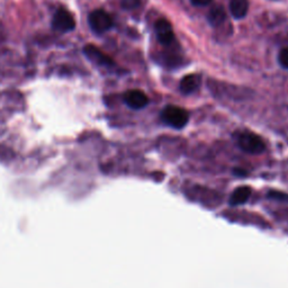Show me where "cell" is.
<instances>
[{
    "instance_id": "1",
    "label": "cell",
    "mask_w": 288,
    "mask_h": 288,
    "mask_svg": "<svg viewBox=\"0 0 288 288\" xmlns=\"http://www.w3.org/2000/svg\"><path fill=\"white\" fill-rule=\"evenodd\" d=\"M235 141L241 150L250 155H259L266 149L262 138L257 134L249 131L238 132L235 134Z\"/></svg>"
},
{
    "instance_id": "2",
    "label": "cell",
    "mask_w": 288,
    "mask_h": 288,
    "mask_svg": "<svg viewBox=\"0 0 288 288\" xmlns=\"http://www.w3.org/2000/svg\"><path fill=\"white\" fill-rule=\"evenodd\" d=\"M161 118L164 122L174 128H183L188 123L189 115L187 110L178 107V106H167L161 113Z\"/></svg>"
},
{
    "instance_id": "3",
    "label": "cell",
    "mask_w": 288,
    "mask_h": 288,
    "mask_svg": "<svg viewBox=\"0 0 288 288\" xmlns=\"http://www.w3.org/2000/svg\"><path fill=\"white\" fill-rule=\"evenodd\" d=\"M88 23L91 31L96 34H104L113 26V18L103 9H97L88 17Z\"/></svg>"
},
{
    "instance_id": "4",
    "label": "cell",
    "mask_w": 288,
    "mask_h": 288,
    "mask_svg": "<svg viewBox=\"0 0 288 288\" xmlns=\"http://www.w3.org/2000/svg\"><path fill=\"white\" fill-rule=\"evenodd\" d=\"M52 27L58 32H62V33H67V32H71L76 27V21H74L71 13H69L67 9H59V11L54 14L52 20Z\"/></svg>"
},
{
    "instance_id": "5",
    "label": "cell",
    "mask_w": 288,
    "mask_h": 288,
    "mask_svg": "<svg viewBox=\"0 0 288 288\" xmlns=\"http://www.w3.org/2000/svg\"><path fill=\"white\" fill-rule=\"evenodd\" d=\"M83 53H85L86 57L90 60L91 62H94L96 64H98L100 67L104 68H114L115 62L114 60L110 57H108L107 54L104 53L103 51L99 50L98 48H96L95 45L88 44L83 49Z\"/></svg>"
},
{
    "instance_id": "6",
    "label": "cell",
    "mask_w": 288,
    "mask_h": 288,
    "mask_svg": "<svg viewBox=\"0 0 288 288\" xmlns=\"http://www.w3.org/2000/svg\"><path fill=\"white\" fill-rule=\"evenodd\" d=\"M155 30L157 34V39L162 45L169 46L174 43L175 41V33L170 23L161 18L158 20L155 24Z\"/></svg>"
},
{
    "instance_id": "7",
    "label": "cell",
    "mask_w": 288,
    "mask_h": 288,
    "mask_svg": "<svg viewBox=\"0 0 288 288\" xmlns=\"http://www.w3.org/2000/svg\"><path fill=\"white\" fill-rule=\"evenodd\" d=\"M124 101L128 107L133 109H141L149 104V98L143 91L138 89H133L125 92Z\"/></svg>"
},
{
    "instance_id": "8",
    "label": "cell",
    "mask_w": 288,
    "mask_h": 288,
    "mask_svg": "<svg viewBox=\"0 0 288 288\" xmlns=\"http://www.w3.org/2000/svg\"><path fill=\"white\" fill-rule=\"evenodd\" d=\"M202 83V76L198 73H192L185 76L180 81V90L185 95L193 94L196 91Z\"/></svg>"
},
{
    "instance_id": "9",
    "label": "cell",
    "mask_w": 288,
    "mask_h": 288,
    "mask_svg": "<svg viewBox=\"0 0 288 288\" xmlns=\"http://www.w3.org/2000/svg\"><path fill=\"white\" fill-rule=\"evenodd\" d=\"M226 18L227 15L225 9L224 7L221 6V5H215V6H213L207 15L208 23H210L211 26L213 27L222 26L225 23Z\"/></svg>"
},
{
    "instance_id": "10",
    "label": "cell",
    "mask_w": 288,
    "mask_h": 288,
    "mask_svg": "<svg viewBox=\"0 0 288 288\" xmlns=\"http://www.w3.org/2000/svg\"><path fill=\"white\" fill-rule=\"evenodd\" d=\"M229 8L232 16L236 20H242L248 14L249 3L248 0H231Z\"/></svg>"
},
{
    "instance_id": "11",
    "label": "cell",
    "mask_w": 288,
    "mask_h": 288,
    "mask_svg": "<svg viewBox=\"0 0 288 288\" xmlns=\"http://www.w3.org/2000/svg\"><path fill=\"white\" fill-rule=\"evenodd\" d=\"M251 196V188L249 187H240L238 189L234 190V193L232 194L230 203L231 205H241V204H244L245 202Z\"/></svg>"
},
{
    "instance_id": "12",
    "label": "cell",
    "mask_w": 288,
    "mask_h": 288,
    "mask_svg": "<svg viewBox=\"0 0 288 288\" xmlns=\"http://www.w3.org/2000/svg\"><path fill=\"white\" fill-rule=\"evenodd\" d=\"M120 6L125 11H132V9H135L140 5V0H119Z\"/></svg>"
},
{
    "instance_id": "13",
    "label": "cell",
    "mask_w": 288,
    "mask_h": 288,
    "mask_svg": "<svg viewBox=\"0 0 288 288\" xmlns=\"http://www.w3.org/2000/svg\"><path fill=\"white\" fill-rule=\"evenodd\" d=\"M278 61L282 68L288 69V46L280 50L279 54H278Z\"/></svg>"
},
{
    "instance_id": "14",
    "label": "cell",
    "mask_w": 288,
    "mask_h": 288,
    "mask_svg": "<svg viewBox=\"0 0 288 288\" xmlns=\"http://www.w3.org/2000/svg\"><path fill=\"white\" fill-rule=\"evenodd\" d=\"M269 197L275 198V199H288V196L286 194L278 193V192H270L269 193Z\"/></svg>"
},
{
    "instance_id": "15",
    "label": "cell",
    "mask_w": 288,
    "mask_h": 288,
    "mask_svg": "<svg viewBox=\"0 0 288 288\" xmlns=\"http://www.w3.org/2000/svg\"><path fill=\"white\" fill-rule=\"evenodd\" d=\"M195 6H206V5L211 4L212 0H190Z\"/></svg>"
}]
</instances>
